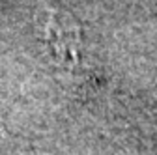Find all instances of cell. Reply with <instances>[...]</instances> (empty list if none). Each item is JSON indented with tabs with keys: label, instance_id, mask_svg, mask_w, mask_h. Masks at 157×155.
Masks as SVG:
<instances>
[{
	"label": "cell",
	"instance_id": "1",
	"mask_svg": "<svg viewBox=\"0 0 157 155\" xmlns=\"http://www.w3.org/2000/svg\"><path fill=\"white\" fill-rule=\"evenodd\" d=\"M45 40L52 49V54L60 62L71 64L77 60V49L81 36H78V28L73 25L71 17L51 13L45 26Z\"/></svg>",
	"mask_w": 157,
	"mask_h": 155
}]
</instances>
